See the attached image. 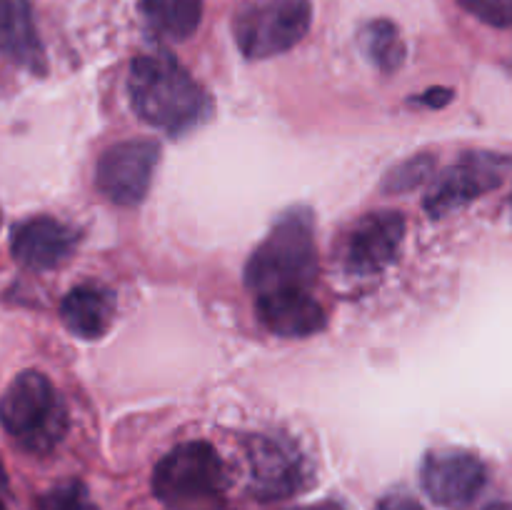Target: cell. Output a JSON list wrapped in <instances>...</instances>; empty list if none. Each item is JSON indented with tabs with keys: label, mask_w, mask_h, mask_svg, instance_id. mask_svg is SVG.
<instances>
[{
	"label": "cell",
	"mask_w": 512,
	"mask_h": 510,
	"mask_svg": "<svg viewBox=\"0 0 512 510\" xmlns=\"http://www.w3.org/2000/svg\"><path fill=\"white\" fill-rule=\"evenodd\" d=\"M510 205H512V200H510Z\"/></svg>",
	"instance_id": "obj_23"
},
{
	"label": "cell",
	"mask_w": 512,
	"mask_h": 510,
	"mask_svg": "<svg viewBox=\"0 0 512 510\" xmlns=\"http://www.w3.org/2000/svg\"><path fill=\"white\" fill-rule=\"evenodd\" d=\"M0 58L30 73H45V50L30 0H0Z\"/></svg>",
	"instance_id": "obj_13"
},
{
	"label": "cell",
	"mask_w": 512,
	"mask_h": 510,
	"mask_svg": "<svg viewBox=\"0 0 512 510\" xmlns=\"http://www.w3.org/2000/svg\"><path fill=\"white\" fill-rule=\"evenodd\" d=\"M113 295L100 285H78L60 303V318L73 335L83 340H98L113 323Z\"/></svg>",
	"instance_id": "obj_14"
},
{
	"label": "cell",
	"mask_w": 512,
	"mask_h": 510,
	"mask_svg": "<svg viewBox=\"0 0 512 510\" xmlns=\"http://www.w3.org/2000/svg\"><path fill=\"white\" fill-rule=\"evenodd\" d=\"M360 45L370 63L383 73H393L405 63V45L398 28L390 20H373L360 33Z\"/></svg>",
	"instance_id": "obj_16"
},
{
	"label": "cell",
	"mask_w": 512,
	"mask_h": 510,
	"mask_svg": "<svg viewBox=\"0 0 512 510\" xmlns=\"http://www.w3.org/2000/svg\"><path fill=\"white\" fill-rule=\"evenodd\" d=\"M258 320L280 338H308L328 323L325 310L310 293H278L255 298Z\"/></svg>",
	"instance_id": "obj_12"
},
{
	"label": "cell",
	"mask_w": 512,
	"mask_h": 510,
	"mask_svg": "<svg viewBox=\"0 0 512 510\" xmlns=\"http://www.w3.org/2000/svg\"><path fill=\"white\" fill-rule=\"evenodd\" d=\"M0 423L20 448L45 455L68 433V408L48 375L25 370L0 400Z\"/></svg>",
	"instance_id": "obj_3"
},
{
	"label": "cell",
	"mask_w": 512,
	"mask_h": 510,
	"mask_svg": "<svg viewBox=\"0 0 512 510\" xmlns=\"http://www.w3.org/2000/svg\"><path fill=\"white\" fill-rule=\"evenodd\" d=\"M160 145L153 140H123L105 150L95 168V185L115 205L135 208L148 195Z\"/></svg>",
	"instance_id": "obj_7"
},
{
	"label": "cell",
	"mask_w": 512,
	"mask_h": 510,
	"mask_svg": "<svg viewBox=\"0 0 512 510\" xmlns=\"http://www.w3.org/2000/svg\"><path fill=\"white\" fill-rule=\"evenodd\" d=\"M435 170V158L433 155L423 153V155H413V158L403 160L400 165H395L383 180V190L385 193H410L418 185L428 183L430 175Z\"/></svg>",
	"instance_id": "obj_17"
},
{
	"label": "cell",
	"mask_w": 512,
	"mask_h": 510,
	"mask_svg": "<svg viewBox=\"0 0 512 510\" xmlns=\"http://www.w3.org/2000/svg\"><path fill=\"white\" fill-rule=\"evenodd\" d=\"M313 215L293 208L270 228L245 265V285L255 298L278 293H310L318 280Z\"/></svg>",
	"instance_id": "obj_2"
},
{
	"label": "cell",
	"mask_w": 512,
	"mask_h": 510,
	"mask_svg": "<svg viewBox=\"0 0 512 510\" xmlns=\"http://www.w3.org/2000/svg\"><path fill=\"white\" fill-rule=\"evenodd\" d=\"M78 238V230H73L70 225L48 218V215H38L13 230L10 248H13L15 260L25 268L50 270L70 258Z\"/></svg>",
	"instance_id": "obj_11"
},
{
	"label": "cell",
	"mask_w": 512,
	"mask_h": 510,
	"mask_svg": "<svg viewBox=\"0 0 512 510\" xmlns=\"http://www.w3.org/2000/svg\"><path fill=\"white\" fill-rule=\"evenodd\" d=\"M460 5L493 28H512V0H460Z\"/></svg>",
	"instance_id": "obj_19"
},
{
	"label": "cell",
	"mask_w": 512,
	"mask_h": 510,
	"mask_svg": "<svg viewBox=\"0 0 512 510\" xmlns=\"http://www.w3.org/2000/svg\"><path fill=\"white\" fill-rule=\"evenodd\" d=\"M512 173V158L500 153H465L458 163L445 168L423 200L425 213L433 220L448 218L480 195L500 188Z\"/></svg>",
	"instance_id": "obj_6"
},
{
	"label": "cell",
	"mask_w": 512,
	"mask_h": 510,
	"mask_svg": "<svg viewBox=\"0 0 512 510\" xmlns=\"http://www.w3.org/2000/svg\"><path fill=\"white\" fill-rule=\"evenodd\" d=\"M250 490L260 500H280L303 490L308 465L295 445L283 438L255 435L248 443Z\"/></svg>",
	"instance_id": "obj_10"
},
{
	"label": "cell",
	"mask_w": 512,
	"mask_h": 510,
	"mask_svg": "<svg viewBox=\"0 0 512 510\" xmlns=\"http://www.w3.org/2000/svg\"><path fill=\"white\" fill-rule=\"evenodd\" d=\"M0 510H8V475L0 463Z\"/></svg>",
	"instance_id": "obj_21"
},
{
	"label": "cell",
	"mask_w": 512,
	"mask_h": 510,
	"mask_svg": "<svg viewBox=\"0 0 512 510\" xmlns=\"http://www.w3.org/2000/svg\"><path fill=\"white\" fill-rule=\"evenodd\" d=\"M403 238L405 215L398 210L363 215L343 243V268L355 278L380 275L398 258Z\"/></svg>",
	"instance_id": "obj_8"
},
{
	"label": "cell",
	"mask_w": 512,
	"mask_h": 510,
	"mask_svg": "<svg viewBox=\"0 0 512 510\" xmlns=\"http://www.w3.org/2000/svg\"><path fill=\"white\" fill-rule=\"evenodd\" d=\"M128 95L135 113L153 128L183 135L198 128L213 113L203 85L173 55L135 58L128 75Z\"/></svg>",
	"instance_id": "obj_1"
},
{
	"label": "cell",
	"mask_w": 512,
	"mask_h": 510,
	"mask_svg": "<svg viewBox=\"0 0 512 510\" xmlns=\"http://www.w3.org/2000/svg\"><path fill=\"white\" fill-rule=\"evenodd\" d=\"M375 510H423V508H420V505L415 503L410 495L390 493V495H385L383 500H380L378 508H375Z\"/></svg>",
	"instance_id": "obj_20"
},
{
	"label": "cell",
	"mask_w": 512,
	"mask_h": 510,
	"mask_svg": "<svg viewBox=\"0 0 512 510\" xmlns=\"http://www.w3.org/2000/svg\"><path fill=\"white\" fill-rule=\"evenodd\" d=\"M310 20V0H253L235 15V43L248 60L273 58L305 38Z\"/></svg>",
	"instance_id": "obj_5"
},
{
	"label": "cell",
	"mask_w": 512,
	"mask_h": 510,
	"mask_svg": "<svg viewBox=\"0 0 512 510\" xmlns=\"http://www.w3.org/2000/svg\"><path fill=\"white\" fill-rule=\"evenodd\" d=\"M38 510H98V505L93 503L83 483L70 480V483H60L53 490H48L40 498Z\"/></svg>",
	"instance_id": "obj_18"
},
{
	"label": "cell",
	"mask_w": 512,
	"mask_h": 510,
	"mask_svg": "<svg viewBox=\"0 0 512 510\" xmlns=\"http://www.w3.org/2000/svg\"><path fill=\"white\" fill-rule=\"evenodd\" d=\"M228 473L218 450L203 440H190L170 450L153 470V493L173 510H200L218 503Z\"/></svg>",
	"instance_id": "obj_4"
},
{
	"label": "cell",
	"mask_w": 512,
	"mask_h": 510,
	"mask_svg": "<svg viewBox=\"0 0 512 510\" xmlns=\"http://www.w3.org/2000/svg\"><path fill=\"white\" fill-rule=\"evenodd\" d=\"M300 510H343L338 503H320V505H310V508H300Z\"/></svg>",
	"instance_id": "obj_22"
},
{
	"label": "cell",
	"mask_w": 512,
	"mask_h": 510,
	"mask_svg": "<svg viewBox=\"0 0 512 510\" xmlns=\"http://www.w3.org/2000/svg\"><path fill=\"white\" fill-rule=\"evenodd\" d=\"M150 30L165 40H185L203 20V0H143Z\"/></svg>",
	"instance_id": "obj_15"
},
{
	"label": "cell",
	"mask_w": 512,
	"mask_h": 510,
	"mask_svg": "<svg viewBox=\"0 0 512 510\" xmlns=\"http://www.w3.org/2000/svg\"><path fill=\"white\" fill-rule=\"evenodd\" d=\"M423 490L443 508H465L485 488L488 470L468 450H433L420 465Z\"/></svg>",
	"instance_id": "obj_9"
}]
</instances>
